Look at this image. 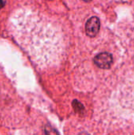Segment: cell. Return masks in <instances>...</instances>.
I'll return each mask as SVG.
<instances>
[{
	"label": "cell",
	"instance_id": "cell-4",
	"mask_svg": "<svg viewBox=\"0 0 134 135\" xmlns=\"http://www.w3.org/2000/svg\"><path fill=\"white\" fill-rule=\"evenodd\" d=\"M44 133L46 134V135H59L58 131L53 127H51L50 124H47L45 126Z\"/></svg>",
	"mask_w": 134,
	"mask_h": 135
},
{
	"label": "cell",
	"instance_id": "cell-3",
	"mask_svg": "<svg viewBox=\"0 0 134 135\" xmlns=\"http://www.w3.org/2000/svg\"><path fill=\"white\" fill-rule=\"evenodd\" d=\"M73 108H74L76 113H77V114H79V115H83L85 114V107H84V105H83L81 102H79L78 100H74L73 101Z\"/></svg>",
	"mask_w": 134,
	"mask_h": 135
},
{
	"label": "cell",
	"instance_id": "cell-5",
	"mask_svg": "<svg viewBox=\"0 0 134 135\" xmlns=\"http://www.w3.org/2000/svg\"><path fill=\"white\" fill-rule=\"evenodd\" d=\"M4 5H5V2H4V1L3 0H0V9L4 6Z\"/></svg>",
	"mask_w": 134,
	"mask_h": 135
},
{
	"label": "cell",
	"instance_id": "cell-6",
	"mask_svg": "<svg viewBox=\"0 0 134 135\" xmlns=\"http://www.w3.org/2000/svg\"><path fill=\"white\" fill-rule=\"evenodd\" d=\"M83 1H85V2H90V1H92V0H83Z\"/></svg>",
	"mask_w": 134,
	"mask_h": 135
},
{
	"label": "cell",
	"instance_id": "cell-1",
	"mask_svg": "<svg viewBox=\"0 0 134 135\" xmlns=\"http://www.w3.org/2000/svg\"><path fill=\"white\" fill-rule=\"evenodd\" d=\"M95 64L101 69H109L113 63L112 55L107 52H103L94 58Z\"/></svg>",
	"mask_w": 134,
	"mask_h": 135
},
{
	"label": "cell",
	"instance_id": "cell-2",
	"mask_svg": "<svg viewBox=\"0 0 134 135\" xmlns=\"http://www.w3.org/2000/svg\"><path fill=\"white\" fill-rule=\"evenodd\" d=\"M100 28V21L97 17H92L89 18L85 25V32L88 36L95 37Z\"/></svg>",
	"mask_w": 134,
	"mask_h": 135
}]
</instances>
